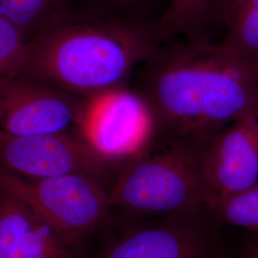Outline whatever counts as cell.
I'll return each mask as SVG.
<instances>
[{
    "instance_id": "6da1fadb",
    "label": "cell",
    "mask_w": 258,
    "mask_h": 258,
    "mask_svg": "<svg viewBox=\"0 0 258 258\" xmlns=\"http://www.w3.org/2000/svg\"><path fill=\"white\" fill-rule=\"evenodd\" d=\"M140 66L135 90L148 103L157 135L206 138L258 118V65L221 42L161 43Z\"/></svg>"
},
{
    "instance_id": "7a4b0ae2",
    "label": "cell",
    "mask_w": 258,
    "mask_h": 258,
    "mask_svg": "<svg viewBox=\"0 0 258 258\" xmlns=\"http://www.w3.org/2000/svg\"><path fill=\"white\" fill-rule=\"evenodd\" d=\"M160 44L154 24L73 6L28 44L20 74L89 99L127 86Z\"/></svg>"
},
{
    "instance_id": "3957f363",
    "label": "cell",
    "mask_w": 258,
    "mask_h": 258,
    "mask_svg": "<svg viewBox=\"0 0 258 258\" xmlns=\"http://www.w3.org/2000/svg\"><path fill=\"white\" fill-rule=\"evenodd\" d=\"M155 139L145 151L120 168L109 187L112 210L135 214H192L209 207L200 171L202 139Z\"/></svg>"
},
{
    "instance_id": "277c9868",
    "label": "cell",
    "mask_w": 258,
    "mask_h": 258,
    "mask_svg": "<svg viewBox=\"0 0 258 258\" xmlns=\"http://www.w3.org/2000/svg\"><path fill=\"white\" fill-rule=\"evenodd\" d=\"M0 188L16 196L47 221L88 241L109 220V187L84 174L27 179L0 170Z\"/></svg>"
},
{
    "instance_id": "5b68a950",
    "label": "cell",
    "mask_w": 258,
    "mask_h": 258,
    "mask_svg": "<svg viewBox=\"0 0 258 258\" xmlns=\"http://www.w3.org/2000/svg\"><path fill=\"white\" fill-rule=\"evenodd\" d=\"M122 165L97 153L78 131L32 136L0 133V170L27 179L84 174L104 184Z\"/></svg>"
},
{
    "instance_id": "8992f818",
    "label": "cell",
    "mask_w": 258,
    "mask_h": 258,
    "mask_svg": "<svg viewBox=\"0 0 258 258\" xmlns=\"http://www.w3.org/2000/svg\"><path fill=\"white\" fill-rule=\"evenodd\" d=\"M79 131L97 153L122 166L157 136L148 103L128 86L86 99Z\"/></svg>"
},
{
    "instance_id": "52a82bcc",
    "label": "cell",
    "mask_w": 258,
    "mask_h": 258,
    "mask_svg": "<svg viewBox=\"0 0 258 258\" xmlns=\"http://www.w3.org/2000/svg\"><path fill=\"white\" fill-rule=\"evenodd\" d=\"M86 99L24 75L0 79V133L32 136L79 131Z\"/></svg>"
},
{
    "instance_id": "ba28073f",
    "label": "cell",
    "mask_w": 258,
    "mask_h": 258,
    "mask_svg": "<svg viewBox=\"0 0 258 258\" xmlns=\"http://www.w3.org/2000/svg\"><path fill=\"white\" fill-rule=\"evenodd\" d=\"M255 119L238 120L201 140L200 171L209 209L216 201L258 184Z\"/></svg>"
},
{
    "instance_id": "9c48e42d",
    "label": "cell",
    "mask_w": 258,
    "mask_h": 258,
    "mask_svg": "<svg viewBox=\"0 0 258 258\" xmlns=\"http://www.w3.org/2000/svg\"><path fill=\"white\" fill-rule=\"evenodd\" d=\"M86 243L0 188V258H84Z\"/></svg>"
},
{
    "instance_id": "30bf717a",
    "label": "cell",
    "mask_w": 258,
    "mask_h": 258,
    "mask_svg": "<svg viewBox=\"0 0 258 258\" xmlns=\"http://www.w3.org/2000/svg\"><path fill=\"white\" fill-rule=\"evenodd\" d=\"M188 215H171L169 220L127 231L95 258H208V237Z\"/></svg>"
},
{
    "instance_id": "8fae6325",
    "label": "cell",
    "mask_w": 258,
    "mask_h": 258,
    "mask_svg": "<svg viewBox=\"0 0 258 258\" xmlns=\"http://www.w3.org/2000/svg\"><path fill=\"white\" fill-rule=\"evenodd\" d=\"M218 19L225 28L222 44L258 65V0H219Z\"/></svg>"
},
{
    "instance_id": "7c38bea8",
    "label": "cell",
    "mask_w": 258,
    "mask_h": 258,
    "mask_svg": "<svg viewBox=\"0 0 258 258\" xmlns=\"http://www.w3.org/2000/svg\"><path fill=\"white\" fill-rule=\"evenodd\" d=\"M219 0H167V7L154 23L161 43L185 36L204 38L202 34L213 19H218Z\"/></svg>"
},
{
    "instance_id": "4fadbf2b",
    "label": "cell",
    "mask_w": 258,
    "mask_h": 258,
    "mask_svg": "<svg viewBox=\"0 0 258 258\" xmlns=\"http://www.w3.org/2000/svg\"><path fill=\"white\" fill-rule=\"evenodd\" d=\"M73 7V0H0V14L19 29L28 44Z\"/></svg>"
},
{
    "instance_id": "5bb4252c",
    "label": "cell",
    "mask_w": 258,
    "mask_h": 258,
    "mask_svg": "<svg viewBox=\"0 0 258 258\" xmlns=\"http://www.w3.org/2000/svg\"><path fill=\"white\" fill-rule=\"evenodd\" d=\"M210 210L227 224L258 230V184L216 201Z\"/></svg>"
},
{
    "instance_id": "9a60e30c",
    "label": "cell",
    "mask_w": 258,
    "mask_h": 258,
    "mask_svg": "<svg viewBox=\"0 0 258 258\" xmlns=\"http://www.w3.org/2000/svg\"><path fill=\"white\" fill-rule=\"evenodd\" d=\"M27 47L19 29L0 14V79L20 73Z\"/></svg>"
},
{
    "instance_id": "2e32d148",
    "label": "cell",
    "mask_w": 258,
    "mask_h": 258,
    "mask_svg": "<svg viewBox=\"0 0 258 258\" xmlns=\"http://www.w3.org/2000/svg\"><path fill=\"white\" fill-rule=\"evenodd\" d=\"M92 7L109 11L117 14H122L121 10L136 6L149 0H92ZM123 15V14H122Z\"/></svg>"
},
{
    "instance_id": "e0dca14e",
    "label": "cell",
    "mask_w": 258,
    "mask_h": 258,
    "mask_svg": "<svg viewBox=\"0 0 258 258\" xmlns=\"http://www.w3.org/2000/svg\"><path fill=\"white\" fill-rule=\"evenodd\" d=\"M253 131H254V135H255V139H256L258 145V119H255L253 122Z\"/></svg>"
},
{
    "instance_id": "ac0fdd59",
    "label": "cell",
    "mask_w": 258,
    "mask_h": 258,
    "mask_svg": "<svg viewBox=\"0 0 258 258\" xmlns=\"http://www.w3.org/2000/svg\"><path fill=\"white\" fill-rule=\"evenodd\" d=\"M250 258H258V249H255V251L251 254Z\"/></svg>"
}]
</instances>
